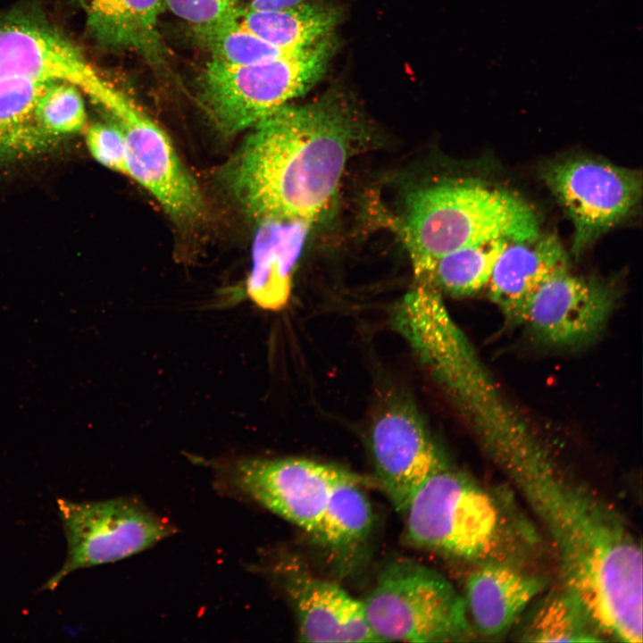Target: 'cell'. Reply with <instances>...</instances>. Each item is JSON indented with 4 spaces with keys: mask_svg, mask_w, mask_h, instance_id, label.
I'll use <instances>...</instances> for the list:
<instances>
[{
    "mask_svg": "<svg viewBox=\"0 0 643 643\" xmlns=\"http://www.w3.org/2000/svg\"><path fill=\"white\" fill-rule=\"evenodd\" d=\"M487 451L549 536L564 589L603 634L641 642L642 548L622 516L563 471L525 430Z\"/></svg>",
    "mask_w": 643,
    "mask_h": 643,
    "instance_id": "cell-1",
    "label": "cell"
},
{
    "mask_svg": "<svg viewBox=\"0 0 643 643\" xmlns=\"http://www.w3.org/2000/svg\"><path fill=\"white\" fill-rule=\"evenodd\" d=\"M360 133L351 106L336 94L287 104L250 128L228 164L226 183L256 221L313 225L333 203Z\"/></svg>",
    "mask_w": 643,
    "mask_h": 643,
    "instance_id": "cell-2",
    "label": "cell"
},
{
    "mask_svg": "<svg viewBox=\"0 0 643 643\" xmlns=\"http://www.w3.org/2000/svg\"><path fill=\"white\" fill-rule=\"evenodd\" d=\"M74 84L93 97L105 79L79 47L43 14H0V161L41 152L52 144L35 108L54 84Z\"/></svg>",
    "mask_w": 643,
    "mask_h": 643,
    "instance_id": "cell-3",
    "label": "cell"
},
{
    "mask_svg": "<svg viewBox=\"0 0 643 643\" xmlns=\"http://www.w3.org/2000/svg\"><path fill=\"white\" fill-rule=\"evenodd\" d=\"M403 234L420 279L440 256L462 247L539 235L533 209L516 194L472 180H444L406 196Z\"/></svg>",
    "mask_w": 643,
    "mask_h": 643,
    "instance_id": "cell-4",
    "label": "cell"
},
{
    "mask_svg": "<svg viewBox=\"0 0 643 643\" xmlns=\"http://www.w3.org/2000/svg\"><path fill=\"white\" fill-rule=\"evenodd\" d=\"M415 547L480 564L509 562L516 529L485 487L449 465L429 477L401 513Z\"/></svg>",
    "mask_w": 643,
    "mask_h": 643,
    "instance_id": "cell-5",
    "label": "cell"
},
{
    "mask_svg": "<svg viewBox=\"0 0 643 643\" xmlns=\"http://www.w3.org/2000/svg\"><path fill=\"white\" fill-rule=\"evenodd\" d=\"M330 35L277 59L252 65L210 60L199 79L202 106L226 135L250 129L308 91L324 74L335 50Z\"/></svg>",
    "mask_w": 643,
    "mask_h": 643,
    "instance_id": "cell-6",
    "label": "cell"
},
{
    "mask_svg": "<svg viewBox=\"0 0 643 643\" xmlns=\"http://www.w3.org/2000/svg\"><path fill=\"white\" fill-rule=\"evenodd\" d=\"M362 602L379 642H456L473 634L464 598L450 581L411 560L388 564Z\"/></svg>",
    "mask_w": 643,
    "mask_h": 643,
    "instance_id": "cell-7",
    "label": "cell"
},
{
    "mask_svg": "<svg viewBox=\"0 0 643 643\" xmlns=\"http://www.w3.org/2000/svg\"><path fill=\"white\" fill-rule=\"evenodd\" d=\"M68 543L63 567L42 587L54 590L76 570L116 562L142 552L175 531L173 525L136 500L56 501Z\"/></svg>",
    "mask_w": 643,
    "mask_h": 643,
    "instance_id": "cell-8",
    "label": "cell"
},
{
    "mask_svg": "<svg viewBox=\"0 0 643 643\" xmlns=\"http://www.w3.org/2000/svg\"><path fill=\"white\" fill-rule=\"evenodd\" d=\"M97 103L123 133L127 175L146 189L173 221L186 225L198 221L205 208L201 191L164 130L113 85Z\"/></svg>",
    "mask_w": 643,
    "mask_h": 643,
    "instance_id": "cell-9",
    "label": "cell"
},
{
    "mask_svg": "<svg viewBox=\"0 0 643 643\" xmlns=\"http://www.w3.org/2000/svg\"><path fill=\"white\" fill-rule=\"evenodd\" d=\"M541 177L572 221L576 258L626 219L641 196L636 171L589 157L551 162Z\"/></svg>",
    "mask_w": 643,
    "mask_h": 643,
    "instance_id": "cell-10",
    "label": "cell"
},
{
    "mask_svg": "<svg viewBox=\"0 0 643 643\" xmlns=\"http://www.w3.org/2000/svg\"><path fill=\"white\" fill-rule=\"evenodd\" d=\"M352 475L335 465L294 457L245 458L229 471L238 490L311 534L333 488Z\"/></svg>",
    "mask_w": 643,
    "mask_h": 643,
    "instance_id": "cell-11",
    "label": "cell"
},
{
    "mask_svg": "<svg viewBox=\"0 0 643 643\" xmlns=\"http://www.w3.org/2000/svg\"><path fill=\"white\" fill-rule=\"evenodd\" d=\"M370 446L379 485L402 513L421 485L447 466L414 408L394 401L377 415Z\"/></svg>",
    "mask_w": 643,
    "mask_h": 643,
    "instance_id": "cell-12",
    "label": "cell"
},
{
    "mask_svg": "<svg viewBox=\"0 0 643 643\" xmlns=\"http://www.w3.org/2000/svg\"><path fill=\"white\" fill-rule=\"evenodd\" d=\"M614 291L605 283L559 272L529 300L520 322L539 338L555 346H578L597 337L614 307Z\"/></svg>",
    "mask_w": 643,
    "mask_h": 643,
    "instance_id": "cell-13",
    "label": "cell"
},
{
    "mask_svg": "<svg viewBox=\"0 0 643 643\" xmlns=\"http://www.w3.org/2000/svg\"><path fill=\"white\" fill-rule=\"evenodd\" d=\"M279 567L303 642H379L363 602L336 583L313 576L292 563Z\"/></svg>",
    "mask_w": 643,
    "mask_h": 643,
    "instance_id": "cell-14",
    "label": "cell"
},
{
    "mask_svg": "<svg viewBox=\"0 0 643 643\" xmlns=\"http://www.w3.org/2000/svg\"><path fill=\"white\" fill-rule=\"evenodd\" d=\"M569 270L568 255L556 237L510 241L502 250L486 286L507 319L520 322L529 300L554 275Z\"/></svg>",
    "mask_w": 643,
    "mask_h": 643,
    "instance_id": "cell-15",
    "label": "cell"
},
{
    "mask_svg": "<svg viewBox=\"0 0 643 643\" xmlns=\"http://www.w3.org/2000/svg\"><path fill=\"white\" fill-rule=\"evenodd\" d=\"M546 587L545 580L512 563L480 564L466 580L465 605L472 628L486 637L506 632Z\"/></svg>",
    "mask_w": 643,
    "mask_h": 643,
    "instance_id": "cell-16",
    "label": "cell"
},
{
    "mask_svg": "<svg viewBox=\"0 0 643 643\" xmlns=\"http://www.w3.org/2000/svg\"><path fill=\"white\" fill-rule=\"evenodd\" d=\"M257 222L246 293L259 307L280 311L288 302L293 271L312 224L278 219Z\"/></svg>",
    "mask_w": 643,
    "mask_h": 643,
    "instance_id": "cell-17",
    "label": "cell"
},
{
    "mask_svg": "<svg viewBox=\"0 0 643 643\" xmlns=\"http://www.w3.org/2000/svg\"><path fill=\"white\" fill-rule=\"evenodd\" d=\"M87 26L101 46L133 50L150 63L163 61L165 48L158 31L164 0H79Z\"/></svg>",
    "mask_w": 643,
    "mask_h": 643,
    "instance_id": "cell-18",
    "label": "cell"
},
{
    "mask_svg": "<svg viewBox=\"0 0 643 643\" xmlns=\"http://www.w3.org/2000/svg\"><path fill=\"white\" fill-rule=\"evenodd\" d=\"M239 24L267 43L283 50L308 46L332 34L338 21L334 7L319 3L275 10H241Z\"/></svg>",
    "mask_w": 643,
    "mask_h": 643,
    "instance_id": "cell-19",
    "label": "cell"
},
{
    "mask_svg": "<svg viewBox=\"0 0 643 643\" xmlns=\"http://www.w3.org/2000/svg\"><path fill=\"white\" fill-rule=\"evenodd\" d=\"M363 483V480L354 474L333 488L312 533L326 548L334 552L352 550L368 538L372 526V509Z\"/></svg>",
    "mask_w": 643,
    "mask_h": 643,
    "instance_id": "cell-20",
    "label": "cell"
},
{
    "mask_svg": "<svg viewBox=\"0 0 643 643\" xmlns=\"http://www.w3.org/2000/svg\"><path fill=\"white\" fill-rule=\"evenodd\" d=\"M601 634L583 604L564 589L534 609L519 637L529 642H597Z\"/></svg>",
    "mask_w": 643,
    "mask_h": 643,
    "instance_id": "cell-21",
    "label": "cell"
},
{
    "mask_svg": "<svg viewBox=\"0 0 643 643\" xmlns=\"http://www.w3.org/2000/svg\"><path fill=\"white\" fill-rule=\"evenodd\" d=\"M508 242L490 240L446 254L432 262L419 280L455 296L477 293L486 288L495 263Z\"/></svg>",
    "mask_w": 643,
    "mask_h": 643,
    "instance_id": "cell-22",
    "label": "cell"
},
{
    "mask_svg": "<svg viewBox=\"0 0 643 643\" xmlns=\"http://www.w3.org/2000/svg\"><path fill=\"white\" fill-rule=\"evenodd\" d=\"M193 31L197 42L210 53L212 60L230 65L266 63L292 52L267 43L243 28L238 21Z\"/></svg>",
    "mask_w": 643,
    "mask_h": 643,
    "instance_id": "cell-23",
    "label": "cell"
},
{
    "mask_svg": "<svg viewBox=\"0 0 643 643\" xmlns=\"http://www.w3.org/2000/svg\"><path fill=\"white\" fill-rule=\"evenodd\" d=\"M35 119L42 132L54 143L81 131L87 114L79 88L66 81L52 85L38 99Z\"/></svg>",
    "mask_w": 643,
    "mask_h": 643,
    "instance_id": "cell-24",
    "label": "cell"
},
{
    "mask_svg": "<svg viewBox=\"0 0 643 643\" xmlns=\"http://www.w3.org/2000/svg\"><path fill=\"white\" fill-rule=\"evenodd\" d=\"M165 7L188 21L193 30L206 29L238 21L237 0H164Z\"/></svg>",
    "mask_w": 643,
    "mask_h": 643,
    "instance_id": "cell-25",
    "label": "cell"
},
{
    "mask_svg": "<svg viewBox=\"0 0 643 643\" xmlns=\"http://www.w3.org/2000/svg\"><path fill=\"white\" fill-rule=\"evenodd\" d=\"M87 147L95 160L114 171L128 174L123 133L114 124L96 123L86 132Z\"/></svg>",
    "mask_w": 643,
    "mask_h": 643,
    "instance_id": "cell-26",
    "label": "cell"
},
{
    "mask_svg": "<svg viewBox=\"0 0 643 643\" xmlns=\"http://www.w3.org/2000/svg\"><path fill=\"white\" fill-rule=\"evenodd\" d=\"M309 0H252L247 9L275 10L295 6Z\"/></svg>",
    "mask_w": 643,
    "mask_h": 643,
    "instance_id": "cell-27",
    "label": "cell"
}]
</instances>
